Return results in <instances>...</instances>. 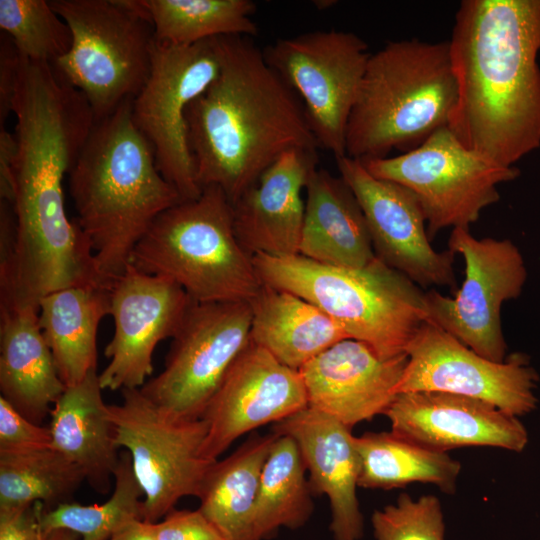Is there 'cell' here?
I'll use <instances>...</instances> for the list:
<instances>
[{
	"mask_svg": "<svg viewBox=\"0 0 540 540\" xmlns=\"http://www.w3.org/2000/svg\"><path fill=\"white\" fill-rule=\"evenodd\" d=\"M13 114L16 228L0 229V304L38 306L58 289L107 286L64 203V179L95 123L86 98L53 64L21 56Z\"/></svg>",
	"mask_w": 540,
	"mask_h": 540,
	"instance_id": "cell-1",
	"label": "cell"
},
{
	"mask_svg": "<svg viewBox=\"0 0 540 540\" xmlns=\"http://www.w3.org/2000/svg\"><path fill=\"white\" fill-rule=\"evenodd\" d=\"M448 42L457 102L447 127L515 167L540 146V0H463Z\"/></svg>",
	"mask_w": 540,
	"mask_h": 540,
	"instance_id": "cell-2",
	"label": "cell"
},
{
	"mask_svg": "<svg viewBox=\"0 0 540 540\" xmlns=\"http://www.w3.org/2000/svg\"><path fill=\"white\" fill-rule=\"evenodd\" d=\"M217 78L189 105L187 137L197 180L232 205L284 152H317L298 96L245 36H222Z\"/></svg>",
	"mask_w": 540,
	"mask_h": 540,
	"instance_id": "cell-3",
	"label": "cell"
},
{
	"mask_svg": "<svg viewBox=\"0 0 540 540\" xmlns=\"http://www.w3.org/2000/svg\"><path fill=\"white\" fill-rule=\"evenodd\" d=\"M68 178L76 221L110 286L155 219L183 201L158 170L133 120L132 101L95 121Z\"/></svg>",
	"mask_w": 540,
	"mask_h": 540,
	"instance_id": "cell-4",
	"label": "cell"
},
{
	"mask_svg": "<svg viewBox=\"0 0 540 540\" xmlns=\"http://www.w3.org/2000/svg\"><path fill=\"white\" fill-rule=\"evenodd\" d=\"M457 102L449 42L392 41L371 53L346 132V155L410 151L447 127Z\"/></svg>",
	"mask_w": 540,
	"mask_h": 540,
	"instance_id": "cell-5",
	"label": "cell"
},
{
	"mask_svg": "<svg viewBox=\"0 0 540 540\" xmlns=\"http://www.w3.org/2000/svg\"><path fill=\"white\" fill-rule=\"evenodd\" d=\"M262 284L288 291L317 306L352 339L381 357L406 355L428 321L425 293L377 257L363 268L322 264L300 254L253 255Z\"/></svg>",
	"mask_w": 540,
	"mask_h": 540,
	"instance_id": "cell-6",
	"label": "cell"
},
{
	"mask_svg": "<svg viewBox=\"0 0 540 540\" xmlns=\"http://www.w3.org/2000/svg\"><path fill=\"white\" fill-rule=\"evenodd\" d=\"M131 264L174 281L195 303L250 302L263 285L253 256L236 237L233 205L217 186L162 212Z\"/></svg>",
	"mask_w": 540,
	"mask_h": 540,
	"instance_id": "cell-7",
	"label": "cell"
},
{
	"mask_svg": "<svg viewBox=\"0 0 540 540\" xmlns=\"http://www.w3.org/2000/svg\"><path fill=\"white\" fill-rule=\"evenodd\" d=\"M72 34L53 66L86 98L95 121L133 101L152 65L154 28L139 0H51Z\"/></svg>",
	"mask_w": 540,
	"mask_h": 540,
	"instance_id": "cell-8",
	"label": "cell"
},
{
	"mask_svg": "<svg viewBox=\"0 0 540 540\" xmlns=\"http://www.w3.org/2000/svg\"><path fill=\"white\" fill-rule=\"evenodd\" d=\"M361 163L373 176L414 193L430 240L446 228L469 229L485 208L499 201L498 186L520 175L517 167L501 166L466 148L448 127L403 154Z\"/></svg>",
	"mask_w": 540,
	"mask_h": 540,
	"instance_id": "cell-9",
	"label": "cell"
},
{
	"mask_svg": "<svg viewBox=\"0 0 540 540\" xmlns=\"http://www.w3.org/2000/svg\"><path fill=\"white\" fill-rule=\"evenodd\" d=\"M122 401L108 405L115 442L129 453L144 493L143 519L160 521L186 496H199L215 461L203 454L207 425L174 417L139 389L121 391Z\"/></svg>",
	"mask_w": 540,
	"mask_h": 540,
	"instance_id": "cell-10",
	"label": "cell"
},
{
	"mask_svg": "<svg viewBox=\"0 0 540 540\" xmlns=\"http://www.w3.org/2000/svg\"><path fill=\"white\" fill-rule=\"evenodd\" d=\"M221 37L188 46L155 41L149 77L132 101L133 120L151 144L158 170L183 201L203 190L188 144L186 112L221 70Z\"/></svg>",
	"mask_w": 540,
	"mask_h": 540,
	"instance_id": "cell-11",
	"label": "cell"
},
{
	"mask_svg": "<svg viewBox=\"0 0 540 540\" xmlns=\"http://www.w3.org/2000/svg\"><path fill=\"white\" fill-rule=\"evenodd\" d=\"M267 64L300 99L319 148L346 155V132L371 56L358 35L318 30L266 46Z\"/></svg>",
	"mask_w": 540,
	"mask_h": 540,
	"instance_id": "cell-12",
	"label": "cell"
},
{
	"mask_svg": "<svg viewBox=\"0 0 540 540\" xmlns=\"http://www.w3.org/2000/svg\"><path fill=\"white\" fill-rule=\"evenodd\" d=\"M250 302H191L163 370L140 391L166 413L200 419L226 374L249 345Z\"/></svg>",
	"mask_w": 540,
	"mask_h": 540,
	"instance_id": "cell-13",
	"label": "cell"
},
{
	"mask_svg": "<svg viewBox=\"0 0 540 540\" xmlns=\"http://www.w3.org/2000/svg\"><path fill=\"white\" fill-rule=\"evenodd\" d=\"M448 249L463 258L464 281L454 298L436 290L425 293L428 321L480 356L504 362L501 307L523 290L527 279L523 256L509 239H478L464 228L452 229Z\"/></svg>",
	"mask_w": 540,
	"mask_h": 540,
	"instance_id": "cell-14",
	"label": "cell"
},
{
	"mask_svg": "<svg viewBox=\"0 0 540 540\" xmlns=\"http://www.w3.org/2000/svg\"><path fill=\"white\" fill-rule=\"evenodd\" d=\"M397 394L439 391L489 402L513 415L537 407V372L521 353L504 362L486 359L432 322L425 321L410 342Z\"/></svg>",
	"mask_w": 540,
	"mask_h": 540,
	"instance_id": "cell-15",
	"label": "cell"
},
{
	"mask_svg": "<svg viewBox=\"0 0 540 540\" xmlns=\"http://www.w3.org/2000/svg\"><path fill=\"white\" fill-rule=\"evenodd\" d=\"M110 293L114 333L104 351L109 362L98 373L99 383L103 390L139 389L153 372L156 346L173 338L192 301L174 281L131 263Z\"/></svg>",
	"mask_w": 540,
	"mask_h": 540,
	"instance_id": "cell-16",
	"label": "cell"
},
{
	"mask_svg": "<svg viewBox=\"0 0 540 540\" xmlns=\"http://www.w3.org/2000/svg\"><path fill=\"white\" fill-rule=\"evenodd\" d=\"M336 164L362 208L376 257L416 285L454 287L455 254L432 247L414 193L373 176L361 161L347 155L336 158Z\"/></svg>",
	"mask_w": 540,
	"mask_h": 540,
	"instance_id": "cell-17",
	"label": "cell"
},
{
	"mask_svg": "<svg viewBox=\"0 0 540 540\" xmlns=\"http://www.w3.org/2000/svg\"><path fill=\"white\" fill-rule=\"evenodd\" d=\"M307 407L300 372L250 341L201 417L207 425L203 454L216 461L242 435Z\"/></svg>",
	"mask_w": 540,
	"mask_h": 540,
	"instance_id": "cell-18",
	"label": "cell"
},
{
	"mask_svg": "<svg viewBox=\"0 0 540 540\" xmlns=\"http://www.w3.org/2000/svg\"><path fill=\"white\" fill-rule=\"evenodd\" d=\"M385 416L392 433L438 452L469 446L522 452L528 443L518 417L489 402L453 393H399Z\"/></svg>",
	"mask_w": 540,
	"mask_h": 540,
	"instance_id": "cell-19",
	"label": "cell"
},
{
	"mask_svg": "<svg viewBox=\"0 0 540 540\" xmlns=\"http://www.w3.org/2000/svg\"><path fill=\"white\" fill-rule=\"evenodd\" d=\"M407 355L381 357L365 342L346 338L310 360L298 371L308 407L352 429L386 413L397 395Z\"/></svg>",
	"mask_w": 540,
	"mask_h": 540,
	"instance_id": "cell-20",
	"label": "cell"
},
{
	"mask_svg": "<svg viewBox=\"0 0 540 540\" xmlns=\"http://www.w3.org/2000/svg\"><path fill=\"white\" fill-rule=\"evenodd\" d=\"M317 163V152L288 150L233 204L234 231L249 254H299L305 213L302 191Z\"/></svg>",
	"mask_w": 540,
	"mask_h": 540,
	"instance_id": "cell-21",
	"label": "cell"
},
{
	"mask_svg": "<svg viewBox=\"0 0 540 540\" xmlns=\"http://www.w3.org/2000/svg\"><path fill=\"white\" fill-rule=\"evenodd\" d=\"M273 432L296 441L310 473L312 494L328 497L333 539L360 540L363 516L356 493L359 458L351 428L307 407L274 424Z\"/></svg>",
	"mask_w": 540,
	"mask_h": 540,
	"instance_id": "cell-22",
	"label": "cell"
},
{
	"mask_svg": "<svg viewBox=\"0 0 540 540\" xmlns=\"http://www.w3.org/2000/svg\"><path fill=\"white\" fill-rule=\"evenodd\" d=\"M65 388L39 325V306H0V397L42 424Z\"/></svg>",
	"mask_w": 540,
	"mask_h": 540,
	"instance_id": "cell-23",
	"label": "cell"
},
{
	"mask_svg": "<svg viewBox=\"0 0 540 540\" xmlns=\"http://www.w3.org/2000/svg\"><path fill=\"white\" fill-rule=\"evenodd\" d=\"M299 254L316 262L363 268L375 258L362 208L339 176L315 167L306 187Z\"/></svg>",
	"mask_w": 540,
	"mask_h": 540,
	"instance_id": "cell-24",
	"label": "cell"
},
{
	"mask_svg": "<svg viewBox=\"0 0 540 540\" xmlns=\"http://www.w3.org/2000/svg\"><path fill=\"white\" fill-rule=\"evenodd\" d=\"M97 370L66 387L49 416L51 448L75 463L98 493L109 491L120 453Z\"/></svg>",
	"mask_w": 540,
	"mask_h": 540,
	"instance_id": "cell-25",
	"label": "cell"
},
{
	"mask_svg": "<svg viewBox=\"0 0 540 540\" xmlns=\"http://www.w3.org/2000/svg\"><path fill=\"white\" fill-rule=\"evenodd\" d=\"M111 287L70 286L39 301V325L66 387L97 370V332L110 315Z\"/></svg>",
	"mask_w": 540,
	"mask_h": 540,
	"instance_id": "cell-26",
	"label": "cell"
},
{
	"mask_svg": "<svg viewBox=\"0 0 540 540\" xmlns=\"http://www.w3.org/2000/svg\"><path fill=\"white\" fill-rule=\"evenodd\" d=\"M250 305L251 341L294 370L349 338L317 306L288 291L263 284Z\"/></svg>",
	"mask_w": 540,
	"mask_h": 540,
	"instance_id": "cell-27",
	"label": "cell"
},
{
	"mask_svg": "<svg viewBox=\"0 0 540 540\" xmlns=\"http://www.w3.org/2000/svg\"><path fill=\"white\" fill-rule=\"evenodd\" d=\"M277 434H254L231 455L209 468L198 499L199 510L228 540H260L255 510L260 477Z\"/></svg>",
	"mask_w": 540,
	"mask_h": 540,
	"instance_id": "cell-28",
	"label": "cell"
},
{
	"mask_svg": "<svg viewBox=\"0 0 540 540\" xmlns=\"http://www.w3.org/2000/svg\"><path fill=\"white\" fill-rule=\"evenodd\" d=\"M359 458L358 487L390 490L414 482L430 483L443 493L456 491L459 461L390 432H366L355 437Z\"/></svg>",
	"mask_w": 540,
	"mask_h": 540,
	"instance_id": "cell-29",
	"label": "cell"
},
{
	"mask_svg": "<svg viewBox=\"0 0 540 540\" xmlns=\"http://www.w3.org/2000/svg\"><path fill=\"white\" fill-rule=\"evenodd\" d=\"M306 470L296 441L277 434L260 477L255 510L260 540L271 539L283 527L299 529L310 519L314 505Z\"/></svg>",
	"mask_w": 540,
	"mask_h": 540,
	"instance_id": "cell-30",
	"label": "cell"
},
{
	"mask_svg": "<svg viewBox=\"0 0 540 540\" xmlns=\"http://www.w3.org/2000/svg\"><path fill=\"white\" fill-rule=\"evenodd\" d=\"M162 45L188 46L221 36L252 37L258 27L251 0H139Z\"/></svg>",
	"mask_w": 540,
	"mask_h": 540,
	"instance_id": "cell-31",
	"label": "cell"
},
{
	"mask_svg": "<svg viewBox=\"0 0 540 540\" xmlns=\"http://www.w3.org/2000/svg\"><path fill=\"white\" fill-rule=\"evenodd\" d=\"M86 480L83 471L60 452L48 448L22 454H0V510L28 507L44 510L71 502Z\"/></svg>",
	"mask_w": 540,
	"mask_h": 540,
	"instance_id": "cell-32",
	"label": "cell"
},
{
	"mask_svg": "<svg viewBox=\"0 0 540 540\" xmlns=\"http://www.w3.org/2000/svg\"><path fill=\"white\" fill-rule=\"evenodd\" d=\"M144 493L139 485L127 451L120 453L114 474V489L102 504L82 505L66 502L43 510L41 530L45 537L54 530H69L81 540H109L124 524L143 519Z\"/></svg>",
	"mask_w": 540,
	"mask_h": 540,
	"instance_id": "cell-33",
	"label": "cell"
},
{
	"mask_svg": "<svg viewBox=\"0 0 540 540\" xmlns=\"http://www.w3.org/2000/svg\"><path fill=\"white\" fill-rule=\"evenodd\" d=\"M0 28L31 61L54 64L72 44L69 26L46 0H0Z\"/></svg>",
	"mask_w": 540,
	"mask_h": 540,
	"instance_id": "cell-34",
	"label": "cell"
},
{
	"mask_svg": "<svg viewBox=\"0 0 540 540\" xmlns=\"http://www.w3.org/2000/svg\"><path fill=\"white\" fill-rule=\"evenodd\" d=\"M371 524L375 540H444L441 503L431 494L413 500L401 493L395 504L373 512Z\"/></svg>",
	"mask_w": 540,
	"mask_h": 540,
	"instance_id": "cell-35",
	"label": "cell"
},
{
	"mask_svg": "<svg viewBox=\"0 0 540 540\" xmlns=\"http://www.w3.org/2000/svg\"><path fill=\"white\" fill-rule=\"evenodd\" d=\"M49 427L36 424L0 397V454H22L51 448Z\"/></svg>",
	"mask_w": 540,
	"mask_h": 540,
	"instance_id": "cell-36",
	"label": "cell"
},
{
	"mask_svg": "<svg viewBox=\"0 0 540 540\" xmlns=\"http://www.w3.org/2000/svg\"><path fill=\"white\" fill-rule=\"evenodd\" d=\"M157 540H228L199 510L173 509L156 522Z\"/></svg>",
	"mask_w": 540,
	"mask_h": 540,
	"instance_id": "cell-37",
	"label": "cell"
},
{
	"mask_svg": "<svg viewBox=\"0 0 540 540\" xmlns=\"http://www.w3.org/2000/svg\"><path fill=\"white\" fill-rule=\"evenodd\" d=\"M21 55L13 40L2 33L0 37V126H5L13 113L19 78Z\"/></svg>",
	"mask_w": 540,
	"mask_h": 540,
	"instance_id": "cell-38",
	"label": "cell"
},
{
	"mask_svg": "<svg viewBox=\"0 0 540 540\" xmlns=\"http://www.w3.org/2000/svg\"><path fill=\"white\" fill-rule=\"evenodd\" d=\"M43 510L41 502L23 508L0 510V540H44L41 530Z\"/></svg>",
	"mask_w": 540,
	"mask_h": 540,
	"instance_id": "cell-39",
	"label": "cell"
},
{
	"mask_svg": "<svg viewBox=\"0 0 540 540\" xmlns=\"http://www.w3.org/2000/svg\"><path fill=\"white\" fill-rule=\"evenodd\" d=\"M18 144L15 134L0 126V199L12 203L13 168Z\"/></svg>",
	"mask_w": 540,
	"mask_h": 540,
	"instance_id": "cell-40",
	"label": "cell"
},
{
	"mask_svg": "<svg viewBox=\"0 0 540 540\" xmlns=\"http://www.w3.org/2000/svg\"><path fill=\"white\" fill-rule=\"evenodd\" d=\"M109 540H157L156 523L133 519L118 529Z\"/></svg>",
	"mask_w": 540,
	"mask_h": 540,
	"instance_id": "cell-41",
	"label": "cell"
},
{
	"mask_svg": "<svg viewBox=\"0 0 540 540\" xmlns=\"http://www.w3.org/2000/svg\"><path fill=\"white\" fill-rule=\"evenodd\" d=\"M79 538V535L72 531L59 529L49 533L45 540H78Z\"/></svg>",
	"mask_w": 540,
	"mask_h": 540,
	"instance_id": "cell-42",
	"label": "cell"
},
{
	"mask_svg": "<svg viewBox=\"0 0 540 540\" xmlns=\"http://www.w3.org/2000/svg\"><path fill=\"white\" fill-rule=\"evenodd\" d=\"M334 3H336L335 1H327V0H323V1H314V5L320 9V10H323V9H326L328 7H331L334 5Z\"/></svg>",
	"mask_w": 540,
	"mask_h": 540,
	"instance_id": "cell-43",
	"label": "cell"
}]
</instances>
